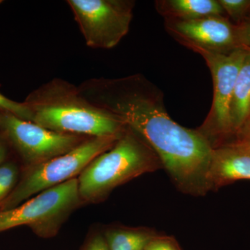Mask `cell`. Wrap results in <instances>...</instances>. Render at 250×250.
<instances>
[{"label": "cell", "mask_w": 250, "mask_h": 250, "mask_svg": "<svg viewBox=\"0 0 250 250\" xmlns=\"http://www.w3.org/2000/svg\"><path fill=\"white\" fill-rule=\"evenodd\" d=\"M236 28L240 45L242 48L250 50V16L244 22L237 25Z\"/></svg>", "instance_id": "obj_17"}, {"label": "cell", "mask_w": 250, "mask_h": 250, "mask_svg": "<svg viewBox=\"0 0 250 250\" xmlns=\"http://www.w3.org/2000/svg\"><path fill=\"white\" fill-rule=\"evenodd\" d=\"M85 44L93 49H111L129 32L132 0H67Z\"/></svg>", "instance_id": "obj_7"}, {"label": "cell", "mask_w": 250, "mask_h": 250, "mask_svg": "<svg viewBox=\"0 0 250 250\" xmlns=\"http://www.w3.org/2000/svg\"><path fill=\"white\" fill-rule=\"evenodd\" d=\"M165 28L177 42L192 50L200 49L228 54L242 48L236 26L227 16H209L190 21L165 20Z\"/></svg>", "instance_id": "obj_8"}, {"label": "cell", "mask_w": 250, "mask_h": 250, "mask_svg": "<svg viewBox=\"0 0 250 250\" xmlns=\"http://www.w3.org/2000/svg\"><path fill=\"white\" fill-rule=\"evenodd\" d=\"M8 112L15 116L31 122V113L26 105L22 103L14 101L0 93V112Z\"/></svg>", "instance_id": "obj_15"}, {"label": "cell", "mask_w": 250, "mask_h": 250, "mask_svg": "<svg viewBox=\"0 0 250 250\" xmlns=\"http://www.w3.org/2000/svg\"><path fill=\"white\" fill-rule=\"evenodd\" d=\"M156 236L146 228H110L104 237L109 250H144Z\"/></svg>", "instance_id": "obj_12"}, {"label": "cell", "mask_w": 250, "mask_h": 250, "mask_svg": "<svg viewBox=\"0 0 250 250\" xmlns=\"http://www.w3.org/2000/svg\"><path fill=\"white\" fill-rule=\"evenodd\" d=\"M23 103L31 122L46 129L87 137L121 136L126 126L117 117L95 106L78 86L52 79L31 91Z\"/></svg>", "instance_id": "obj_1"}, {"label": "cell", "mask_w": 250, "mask_h": 250, "mask_svg": "<svg viewBox=\"0 0 250 250\" xmlns=\"http://www.w3.org/2000/svg\"></svg>", "instance_id": "obj_22"}, {"label": "cell", "mask_w": 250, "mask_h": 250, "mask_svg": "<svg viewBox=\"0 0 250 250\" xmlns=\"http://www.w3.org/2000/svg\"><path fill=\"white\" fill-rule=\"evenodd\" d=\"M83 205L78 179H72L39 192L15 208L0 210V233L27 226L39 238H53L70 215Z\"/></svg>", "instance_id": "obj_4"}, {"label": "cell", "mask_w": 250, "mask_h": 250, "mask_svg": "<svg viewBox=\"0 0 250 250\" xmlns=\"http://www.w3.org/2000/svg\"><path fill=\"white\" fill-rule=\"evenodd\" d=\"M232 141L241 143L250 148V118L236 133Z\"/></svg>", "instance_id": "obj_20"}, {"label": "cell", "mask_w": 250, "mask_h": 250, "mask_svg": "<svg viewBox=\"0 0 250 250\" xmlns=\"http://www.w3.org/2000/svg\"><path fill=\"white\" fill-rule=\"evenodd\" d=\"M15 157L9 143L0 133V166Z\"/></svg>", "instance_id": "obj_19"}, {"label": "cell", "mask_w": 250, "mask_h": 250, "mask_svg": "<svg viewBox=\"0 0 250 250\" xmlns=\"http://www.w3.org/2000/svg\"><path fill=\"white\" fill-rule=\"evenodd\" d=\"M156 11L165 20L190 21L209 16H227L218 0H156Z\"/></svg>", "instance_id": "obj_10"}, {"label": "cell", "mask_w": 250, "mask_h": 250, "mask_svg": "<svg viewBox=\"0 0 250 250\" xmlns=\"http://www.w3.org/2000/svg\"><path fill=\"white\" fill-rule=\"evenodd\" d=\"M82 250H109L104 235L93 233L88 238Z\"/></svg>", "instance_id": "obj_18"}, {"label": "cell", "mask_w": 250, "mask_h": 250, "mask_svg": "<svg viewBox=\"0 0 250 250\" xmlns=\"http://www.w3.org/2000/svg\"><path fill=\"white\" fill-rule=\"evenodd\" d=\"M121 136L89 137L70 152L22 168L17 186L0 210L11 209L39 192L77 178L97 156L111 149Z\"/></svg>", "instance_id": "obj_3"}, {"label": "cell", "mask_w": 250, "mask_h": 250, "mask_svg": "<svg viewBox=\"0 0 250 250\" xmlns=\"http://www.w3.org/2000/svg\"><path fill=\"white\" fill-rule=\"evenodd\" d=\"M0 133L4 136L22 168L32 167L70 152L88 139L63 134L0 112Z\"/></svg>", "instance_id": "obj_6"}, {"label": "cell", "mask_w": 250, "mask_h": 250, "mask_svg": "<svg viewBox=\"0 0 250 250\" xmlns=\"http://www.w3.org/2000/svg\"><path fill=\"white\" fill-rule=\"evenodd\" d=\"M192 51L203 57L213 78L211 107L204 123L196 130L214 149L233 139L230 121V104L247 50L237 49L228 54L213 53L200 49Z\"/></svg>", "instance_id": "obj_5"}, {"label": "cell", "mask_w": 250, "mask_h": 250, "mask_svg": "<svg viewBox=\"0 0 250 250\" xmlns=\"http://www.w3.org/2000/svg\"><path fill=\"white\" fill-rule=\"evenodd\" d=\"M2 2H3V1H1V0H0V4H1V3H2Z\"/></svg>", "instance_id": "obj_21"}, {"label": "cell", "mask_w": 250, "mask_h": 250, "mask_svg": "<svg viewBox=\"0 0 250 250\" xmlns=\"http://www.w3.org/2000/svg\"><path fill=\"white\" fill-rule=\"evenodd\" d=\"M218 2L235 25H239L250 16V0H218Z\"/></svg>", "instance_id": "obj_14"}, {"label": "cell", "mask_w": 250, "mask_h": 250, "mask_svg": "<svg viewBox=\"0 0 250 250\" xmlns=\"http://www.w3.org/2000/svg\"><path fill=\"white\" fill-rule=\"evenodd\" d=\"M144 250H182L172 237L156 236L149 242Z\"/></svg>", "instance_id": "obj_16"}, {"label": "cell", "mask_w": 250, "mask_h": 250, "mask_svg": "<svg viewBox=\"0 0 250 250\" xmlns=\"http://www.w3.org/2000/svg\"><path fill=\"white\" fill-rule=\"evenodd\" d=\"M250 179V148L232 141L214 148L209 171L211 190Z\"/></svg>", "instance_id": "obj_9"}, {"label": "cell", "mask_w": 250, "mask_h": 250, "mask_svg": "<svg viewBox=\"0 0 250 250\" xmlns=\"http://www.w3.org/2000/svg\"><path fill=\"white\" fill-rule=\"evenodd\" d=\"M163 167L159 156L126 126L116 144L97 156L77 177L84 205L104 201L116 188Z\"/></svg>", "instance_id": "obj_2"}, {"label": "cell", "mask_w": 250, "mask_h": 250, "mask_svg": "<svg viewBox=\"0 0 250 250\" xmlns=\"http://www.w3.org/2000/svg\"><path fill=\"white\" fill-rule=\"evenodd\" d=\"M21 171V164L15 157L0 166V207L17 186Z\"/></svg>", "instance_id": "obj_13"}, {"label": "cell", "mask_w": 250, "mask_h": 250, "mask_svg": "<svg viewBox=\"0 0 250 250\" xmlns=\"http://www.w3.org/2000/svg\"><path fill=\"white\" fill-rule=\"evenodd\" d=\"M246 50L230 104V121L233 138L250 118V50Z\"/></svg>", "instance_id": "obj_11"}]
</instances>
